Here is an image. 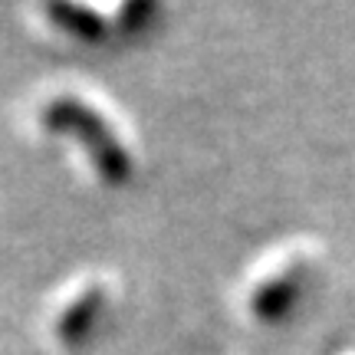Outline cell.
<instances>
[{
    "label": "cell",
    "mask_w": 355,
    "mask_h": 355,
    "mask_svg": "<svg viewBox=\"0 0 355 355\" xmlns=\"http://www.w3.org/2000/svg\"><path fill=\"white\" fill-rule=\"evenodd\" d=\"M24 119L30 135L66 148L79 171L102 188H122L135 171V148L122 112L83 83H43L26 102Z\"/></svg>",
    "instance_id": "obj_1"
},
{
    "label": "cell",
    "mask_w": 355,
    "mask_h": 355,
    "mask_svg": "<svg viewBox=\"0 0 355 355\" xmlns=\"http://www.w3.org/2000/svg\"><path fill=\"white\" fill-rule=\"evenodd\" d=\"M112 279L99 270H79L46 296L40 309V332L46 345L76 352L99 332L112 306Z\"/></svg>",
    "instance_id": "obj_2"
},
{
    "label": "cell",
    "mask_w": 355,
    "mask_h": 355,
    "mask_svg": "<svg viewBox=\"0 0 355 355\" xmlns=\"http://www.w3.org/2000/svg\"><path fill=\"white\" fill-rule=\"evenodd\" d=\"M155 13L152 3H79V0H60V3H40L33 10L37 30L53 43L63 46H105L122 43L148 26Z\"/></svg>",
    "instance_id": "obj_3"
},
{
    "label": "cell",
    "mask_w": 355,
    "mask_h": 355,
    "mask_svg": "<svg viewBox=\"0 0 355 355\" xmlns=\"http://www.w3.org/2000/svg\"><path fill=\"white\" fill-rule=\"evenodd\" d=\"M306 273H309L306 247L286 243L270 250L263 260L254 263V273H247L243 279V309L254 319H266V322L283 319V313L300 296V283H306Z\"/></svg>",
    "instance_id": "obj_4"
}]
</instances>
